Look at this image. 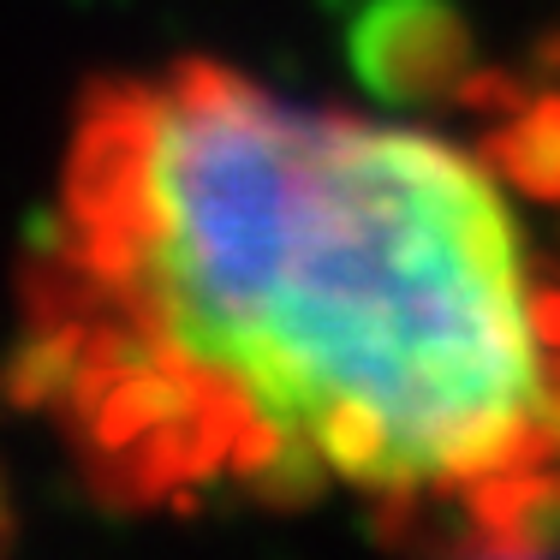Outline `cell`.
<instances>
[{
	"instance_id": "obj_1",
	"label": "cell",
	"mask_w": 560,
	"mask_h": 560,
	"mask_svg": "<svg viewBox=\"0 0 560 560\" xmlns=\"http://www.w3.org/2000/svg\"><path fill=\"white\" fill-rule=\"evenodd\" d=\"M12 399L119 506L346 489L483 542L560 465V292L453 143L179 60L78 114Z\"/></svg>"
},
{
	"instance_id": "obj_2",
	"label": "cell",
	"mask_w": 560,
	"mask_h": 560,
	"mask_svg": "<svg viewBox=\"0 0 560 560\" xmlns=\"http://www.w3.org/2000/svg\"><path fill=\"white\" fill-rule=\"evenodd\" d=\"M352 66L388 102H483L477 43L447 0H370Z\"/></svg>"
},
{
	"instance_id": "obj_3",
	"label": "cell",
	"mask_w": 560,
	"mask_h": 560,
	"mask_svg": "<svg viewBox=\"0 0 560 560\" xmlns=\"http://www.w3.org/2000/svg\"><path fill=\"white\" fill-rule=\"evenodd\" d=\"M501 119L489 131V162L506 179H518L537 197H560V96L518 102L513 90L501 96Z\"/></svg>"
}]
</instances>
